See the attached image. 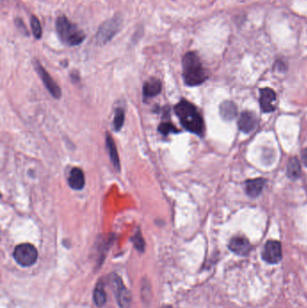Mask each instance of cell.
<instances>
[{"label":"cell","mask_w":307,"mask_h":308,"mask_svg":"<svg viewBox=\"0 0 307 308\" xmlns=\"http://www.w3.org/2000/svg\"><path fill=\"white\" fill-rule=\"evenodd\" d=\"M175 112L186 129L193 134L203 135L205 131L203 118L192 103L187 100H181L176 104Z\"/></svg>","instance_id":"6da1fadb"},{"label":"cell","mask_w":307,"mask_h":308,"mask_svg":"<svg viewBox=\"0 0 307 308\" xmlns=\"http://www.w3.org/2000/svg\"><path fill=\"white\" fill-rule=\"evenodd\" d=\"M182 68L184 81L188 86H198L204 83L207 79L199 56L194 51H189L184 55Z\"/></svg>","instance_id":"7a4b0ae2"},{"label":"cell","mask_w":307,"mask_h":308,"mask_svg":"<svg viewBox=\"0 0 307 308\" xmlns=\"http://www.w3.org/2000/svg\"><path fill=\"white\" fill-rule=\"evenodd\" d=\"M56 30L61 42L69 46L79 45L86 38L84 32L71 23L65 15H60L57 18Z\"/></svg>","instance_id":"3957f363"},{"label":"cell","mask_w":307,"mask_h":308,"mask_svg":"<svg viewBox=\"0 0 307 308\" xmlns=\"http://www.w3.org/2000/svg\"><path fill=\"white\" fill-rule=\"evenodd\" d=\"M123 19L120 15H116L105 21L100 25L99 31L96 35V43L97 45H104L117 35L121 26H122Z\"/></svg>","instance_id":"277c9868"},{"label":"cell","mask_w":307,"mask_h":308,"mask_svg":"<svg viewBox=\"0 0 307 308\" xmlns=\"http://www.w3.org/2000/svg\"><path fill=\"white\" fill-rule=\"evenodd\" d=\"M13 256L15 261L21 266L30 267L36 262L38 258V252L32 244H19L15 247Z\"/></svg>","instance_id":"5b68a950"},{"label":"cell","mask_w":307,"mask_h":308,"mask_svg":"<svg viewBox=\"0 0 307 308\" xmlns=\"http://www.w3.org/2000/svg\"><path fill=\"white\" fill-rule=\"evenodd\" d=\"M262 258L267 263L279 262L282 258V247L280 243L277 241H268L263 249Z\"/></svg>","instance_id":"8992f818"},{"label":"cell","mask_w":307,"mask_h":308,"mask_svg":"<svg viewBox=\"0 0 307 308\" xmlns=\"http://www.w3.org/2000/svg\"><path fill=\"white\" fill-rule=\"evenodd\" d=\"M35 70L40 76V78L43 80L46 89L48 90L50 93L52 95V97L55 99H59L61 96V90L59 89V86L56 84L53 79L50 76L49 73L46 71L45 68L40 64V62H35Z\"/></svg>","instance_id":"52a82bcc"},{"label":"cell","mask_w":307,"mask_h":308,"mask_svg":"<svg viewBox=\"0 0 307 308\" xmlns=\"http://www.w3.org/2000/svg\"><path fill=\"white\" fill-rule=\"evenodd\" d=\"M276 101H277V96L274 90L268 88L260 90L259 103H260V108L262 110V112L264 113L273 112L276 108Z\"/></svg>","instance_id":"ba28073f"},{"label":"cell","mask_w":307,"mask_h":308,"mask_svg":"<svg viewBox=\"0 0 307 308\" xmlns=\"http://www.w3.org/2000/svg\"><path fill=\"white\" fill-rule=\"evenodd\" d=\"M113 284H114V293L117 298L120 307L122 308H127L130 305V296H129L128 291L124 286V284L122 282L121 278L117 277L116 275L114 276L113 279Z\"/></svg>","instance_id":"9c48e42d"},{"label":"cell","mask_w":307,"mask_h":308,"mask_svg":"<svg viewBox=\"0 0 307 308\" xmlns=\"http://www.w3.org/2000/svg\"><path fill=\"white\" fill-rule=\"evenodd\" d=\"M256 124H257V117L250 111H244L242 113L238 121L239 128L245 134L251 133L256 127Z\"/></svg>","instance_id":"30bf717a"},{"label":"cell","mask_w":307,"mask_h":308,"mask_svg":"<svg viewBox=\"0 0 307 308\" xmlns=\"http://www.w3.org/2000/svg\"><path fill=\"white\" fill-rule=\"evenodd\" d=\"M229 249L234 254L244 256L250 253L251 244L247 239L242 236H237L230 241Z\"/></svg>","instance_id":"8fae6325"},{"label":"cell","mask_w":307,"mask_h":308,"mask_svg":"<svg viewBox=\"0 0 307 308\" xmlns=\"http://www.w3.org/2000/svg\"><path fill=\"white\" fill-rule=\"evenodd\" d=\"M69 187L75 190H81L85 187V176L82 169L73 168L70 170L68 179Z\"/></svg>","instance_id":"7c38bea8"},{"label":"cell","mask_w":307,"mask_h":308,"mask_svg":"<svg viewBox=\"0 0 307 308\" xmlns=\"http://www.w3.org/2000/svg\"><path fill=\"white\" fill-rule=\"evenodd\" d=\"M265 185V180L263 179H253L247 180L245 183V190L248 196L251 198H257L262 192Z\"/></svg>","instance_id":"4fadbf2b"},{"label":"cell","mask_w":307,"mask_h":308,"mask_svg":"<svg viewBox=\"0 0 307 308\" xmlns=\"http://www.w3.org/2000/svg\"><path fill=\"white\" fill-rule=\"evenodd\" d=\"M162 85L160 80L156 78H151L144 85V96L145 98H153L161 91Z\"/></svg>","instance_id":"5bb4252c"},{"label":"cell","mask_w":307,"mask_h":308,"mask_svg":"<svg viewBox=\"0 0 307 308\" xmlns=\"http://www.w3.org/2000/svg\"><path fill=\"white\" fill-rule=\"evenodd\" d=\"M105 144H106V148L108 151L109 156H110V159L112 161V163L114 165V168L120 170V160H119L118 153H117V149H116V146L114 144L113 137L110 135V134H106L105 136Z\"/></svg>","instance_id":"9a60e30c"},{"label":"cell","mask_w":307,"mask_h":308,"mask_svg":"<svg viewBox=\"0 0 307 308\" xmlns=\"http://www.w3.org/2000/svg\"><path fill=\"white\" fill-rule=\"evenodd\" d=\"M220 114L224 120L231 121L235 118L237 114L236 104L232 101H224L220 105Z\"/></svg>","instance_id":"2e32d148"},{"label":"cell","mask_w":307,"mask_h":308,"mask_svg":"<svg viewBox=\"0 0 307 308\" xmlns=\"http://www.w3.org/2000/svg\"><path fill=\"white\" fill-rule=\"evenodd\" d=\"M287 174L289 179H297L300 177L301 168L297 158H292L289 160L287 164Z\"/></svg>","instance_id":"e0dca14e"},{"label":"cell","mask_w":307,"mask_h":308,"mask_svg":"<svg viewBox=\"0 0 307 308\" xmlns=\"http://www.w3.org/2000/svg\"><path fill=\"white\" fill-rule=\"evenodd\" d=\"M94 300L95 303L99 307H103L106 302V295L104 292V286L101 282L98 284L97 288L95 289Z\"/></svg>","instance_id":"ac0fdd59"},{"label":"cell","mask_w":307,"mask_h":308,"mask_svg":"<svg viewBox=\"0 0 307 308\" xmlns=\"http://www.w3.org/2000/svg\"><path fill=\"white\" fill-rule=\"evenodd\" d=\"M30 24H31L32 32L35 35V38L40 39L42 37V35H43V30H42V25H41L38 17H36L35 15H32Z\"/></svg>","instance_id":"d6986e66"},{"label":"cell","mask_w":307,"mask_h":308,"mask_svg":"<svg viewBox=\"0 0 307 308\" xmlns=\"http://www.w3.org/2000/svg\"><path fill=\"white\" fill-rule=\"evenodd\" d=\"M124 123V111L122 108H117L114 114V126L116 131H120Z\"/></svg>","instance_id":"ffe728a7"},{"label":"cell","mask_w":307,"mask_h":308,"mask_svg":"<svg viewBox=\"0 0 307 308\" xmlns=\"http://www.w3.org/2000/svg\"><path fill=\"white\" fill-rule=\"evenodd\" d=\"M158 131L164 134V135H168L169 133H175V134H178V131L174 124H170V123H162V124H159L158 126Z\"/></svg>","instance_id":"44dd1931"},{"label":"cell","mask_w":307,"mask_h":308,"mask_svg":"<svg viewBox=\"0 0 307 308\" xmlns=\"http://www.w3.org/2000/svg\"><path fill=\"white\" fill-rule=\"evenodd\" d=\"M133 242H134V245H135L136 248L140 250V251H144V241L140 233L135 234V236L133 238Z\"/></svg>","instance_id":"7402d4cb"},{"label":"cell","mask_w":307,"mask_h":308,"mask_svg":"<svg viewBox=\"0 0 307 308\" xmlns=\"http://www.w3.org/2000/svg\"><path fill=\"white\" fill-rule=\"evenodd\" d=\"M15 25H16V27L19 29L20 32H21L23 35H25L26 36L29 35V32L27 30L26 26H25V24H24V21L22 20V19H19V18L15 19Z\"/></svg>","instance_id":"603a6c76"},{"label":"cell","mask_w":307,"mask_h":308,"mask_svg":"<svg viewBox=\"0 0 307 308\" xmlns=\"http://www.w3.org/2000/svg\"><path fill=\"white\" fill-rule=\"evenodd\" d=\"M302 159L305 165L307 166V148H306L302 152Z\"/></svg>","instance_id":"cb8c5ba5"}]
</instances>
